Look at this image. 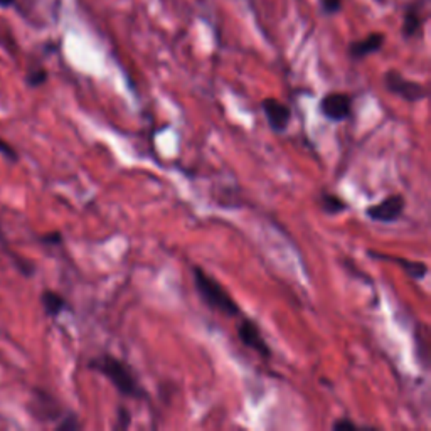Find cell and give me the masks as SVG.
<instances>
[{"instance_id": "cell-1", "label": "cell", "mask_w": 431, "mask_h": 431, "mask_svg": "<svg viewBox=\"0 0 431 431\" xmlns=\"http://www.w3.org/2000/svg\"><path fill=\"white\" fill-rule=\"evenodd\" d=\"M88 367L105 376L117 389L118 395H122L123 397L135 401L147 400V391L140 384L134 369L128 366L125 360L115 358L111 354H101L98 358L91 359Z\"/></svg>"}, {"instance_id": "cell-2", "label": "cell", "mask_w": 431, "mask_h": 431, "mask_svg": "<svg viewBox=\"0 0 431 431\" xmlns=\"http://www.w3.org/2000/svg\"><path fill=\"white\" fill-rule=\"evenodd\" d=\"M194 287H196L199 297L204 304L214 312H219L226 317H239L241 309L236 304L234 298L226 292V288L218 280L207 275L204 268L194 267Z\"/></svg>"}, {"instance_id": "cell-3", "label": "cell", "mask_w": 431, "mask_h": 431, "mask_svg": "<svg viewBox=\"0 0 431 431\" xmlns=\"http://www.w3.org/2000/svg\"><path fill=\"white\" fill-rule=\"evenodd\" d=\"M14 7L20 17L36 27L51 26L59 14V0H15Z\"/></svg>"}, {"instance_id": "cell-4", "label": "cell", "mask_w": 431, "mask_h": 431, "mask_svg": "<svg viewBox=\"0 0 431 431\" xmlns=\"http://www.w3.org/2000/svg\"><path fill=\"white\" fill-rule=\"evenodd\" d=\"M384 88L408 103H418L428 97V90L421 83L408 80L396 69H389V71L384 73Z\"/></svg>"}, {"instance_id": "cell-5", "label": "cell", "mask_w": 431, "mask_h": 431, "mask_svg": "<svg viewBox=\"0 0 431 431\" xmlns=\"http://www.w3.org/2000/svg\"><path fill=\"white\" fill-rule=\"evenodd\" d=\"M406 207V199L403 194H389L383 201L366 207V216L371 221L381 225H391L403 216Z\"/></svg>"}, {"instance_id": "cell-6", "label": "cell", "mask_w": 431, "mask_h": 431, "mask_svg": "<svg viewBox=\"0 0 431 431\" xmlns=\"http://www.w3.org/2000/svg\"><path fill=\"white\" fill-rule=\"evenodd\" d=\"M236 334H238L239 342H241L244 347H248L250 351L256 352L260 358L263 359L271 358V349H269L267 341H264L260 327L256 325L251 318H243V320L238 323V327H236Z\"/></svg>"}, {"instance_id": "cell-7", "label": "cell", "mask_w": 431, "mask_h": 431, "mask_svg": "<svg viewBox=\"0 0 431 431\" xmlns=\"http://www.w3.org/2000/svg\"><path fill=\"white\" fill-rule=\"evenodd\" d=\"M320 113L329 122H344L352 113V97L342 91H330L320 99Z\"/></svg>"}, {"instance_id": "cell-8", "label": "cell", "mask_w": 431, "mask_h": 431, "mask_svg": "<svg viewBox=\"0 0 431 431\" xmlns=\"http://www.w3.org/2000/svg\"><path fill=\"white\" fill-rule=\"evenodd\" d=\"M261 108H263L269 128L275 134H285L288 130L290 122H292V110L288 105L276 98H264L261 101Z\"/></svg>"}, {"instance_id": "cell-9", "label": "cell", "mask_w": 431, "mask_h": 431, "mask_svg": "<svg viewBox=\"0 0 431 431\" xmlns=\"http://www.w3.org/2000/svg\"><path fill=\"white\" fill-rule=\"evenodd\" d=\"M367 255L374 260L388 261V263H395L400 267L408 276H411L413 280H423L428 275V264L423 263V261H411L406 260L403 256H393V255H384V253L367 250Z\"/></svg>"}, {"instance_id": "cell-10", "label": "cell", "mask_w": 431, "mask_h": 431, "mask_svg": "<svg viewBox=\"0 0 431 431\" xmlns=\"http://www.w3.org/2000/svg\"><path fill=\"white\" fill-rule=\"evenodd\" d=\"M426 0H414V2L409 3L404 10V17H403V37L406 39H411V37H416L421 32L423 26H425L426 17L423 15V7H425Z\"/></svg>"}, {"instance_id": "cell-11", "label": "cell", "mask_w": 431, "mask_h": 431, "mask_svg": "<svg viewBox=\"0 0 431 431\" xmlns=\"http://www.w3.org/2000/svg\"><path fill=\"white\" fill-rule=\"evenodd\" d=\"M384 43H386V36H384L383 32H371V34L364 37V39L354 41V43L349 44V56L354 61L364 59V57L381 51Z\"/></svg>"}, {"instance_id": "cell-12", "label": "cell", "mask_w": 431, "mask_h": 431, "mask_svg": "<svg viewBox=\"0 0 431 431\" xmlns=\"http://www.w3.org/2000/svg\"><path fill=\"white\" fill-rule=\"evenodd\" d=\"M41 302H43L45 313L51 315V317L61 315L66 310V306H68V302L64 300V297L59 295L57 292H52V290H45V292H43Z\"/></svg>"}, {"instance_id": "cell-13", "label": "cell", "mask_w": 431, "mask_h": 431, "mask_svg": "<svg viewBox=\"0 0 431 431\" xmlns=\"http://www.w3.org/2000/svg\"><path fill=\"white\" fill-rule=\"evenodd\" d=\"M320 207L325 214L337 216L346 213L349 209V204L341 196L332 192H322L320 194Z\"/></svg>"}, {"instance_id": "cell-14", "label": "cell", "mask_w": 431, "mask_h": 431, "mask_svg": "<svg viewBox=\"0 0 431 431\" xmlns=\"http://www.w3.org/2000/svg\"><path fill=\"white\" fill-rule=\"evenodd\" d=\"M130 425H132L130 409L125 408V406H120L118 411H117V425H115V428L127 430V428H130Z\"/></svg>"}, {"instance_id": "cell-15", "label": "cell", "mask_w": 431, "mask_h": 431, "mask_svg": "<svg viewBox=\"0 0 431 431\" xmlns=\"http://www.w3.org/2000/svg\"><path fill=\"white\" fill-rule=\"evenodd\" d=\"M45 81H48V71L43 68L34 69V71H31L27 74V83H29V86H32V88H37V86L44 85Z\"/></svg>"}, {"instance_id": "cell-16", "label": "cell", "mask_w": 431, "mask_h": 431, "mask_svg": "<svg viewBox=\"0 0 431 431\" xmlns=\"http://www.w3.org/2000/svg\"><path fill=\"white\" fill-rule=\"evenodd\" d=\"M80 428H81V425L76 416H66L63 418V421L56 426V430H59V431H74Z\"/></svg>"}, {"instance_id": "cell-17", "label": "cell", "mask_w": 431, "mask_h": 431, "mask_svg": "<svg viewBox=\"0 0 431 431\" xmlns=\"http://www.w3.org/2000/svg\"><path fill=\"white\" fill-rule=\"evenodd\" d=\"M320 6L327 15H334L342 9V0H320Z\"/></svg>"}, {"instance_id": "cell-18", "label": "cell", "mask_w": 431, "mask_h": 431, "mask_svg": "<svg viewBox=\"0 0 431 431\" xmlns=\"http://www.w3.org/2000/svg\"><path fill=\"white\" fill-rule=\"evenodd\" d=\"M360 426L355 425L354 421H351L349 418H341V420H335L332 423V430L334 431H352V430H359Z\"/></svg>"}, {"instance_id": "cell-19", "label": "cell", "mask_w": 431, "mask_h": 431, "mask_svg": "<svg viewBox=\"0 0 431 431\" xmlns=\"http://www.w3.org/2000/svg\"><path fill=\"white\" fill-rule=\"evenodd\" d=\"M0 153H3V155L9 157V159H10V160H14V162L19 159L17 152H15L14 148H12L9 143H7L6 140H2V139H0Z\"/></svg>"}, {"instance_id": "cell-20", "label": "cell", "mask_w": 431, "mask_h": 431, "mask_svg": "<svg viewBox=\"0 0 431 431\" xmlns=\"http://www.w3.org/2000/svg\"><path fill=\"white\" fill-rule=\"evenodd\" d=\"M41 239H43L45 244H59L61 241H63V236H61V233H49V234L43 236Z\"/></svg>"}, {"instance_id": "cell-21", "label": "cell", "mask_w": 431, "mask_h": 431, "mask_svg": "<svg viewBox=\"0 0 431 431\" xmlns=\"http://www.w3.org/2000/svg\"><path fill=\"white\" fill-rule=\"evenodd\" d=\"M15 0H0V7L2 9H9V7H14Z\"/></svg>"}, {"instance_id": "cell-22", "label": "cell", "mask_w": 431, "mask_h": 431, "mask_svg": "<svg viewBox=\"0 0 431 431\" xmlns=\"http://www.w3.org/2000/svg\"><path fill=\"white\" fill-rule=\"evenodd\" d=\"M377 2H384V0H377Z\"/></svg>"}]
</instances>
